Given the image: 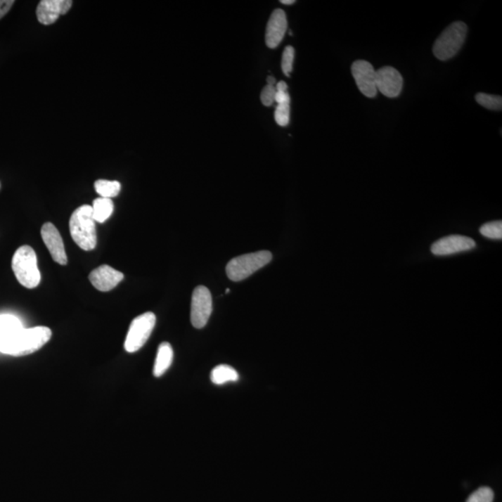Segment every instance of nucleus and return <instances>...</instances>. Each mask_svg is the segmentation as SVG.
Wrapping results in <instances>:
<instances>
[{"label": "nucleus", "instance_id": "obj_1", "mask_svg": "<svg viewBox=\"0 0 502 502\" xmlns=\"http://www.w3.org/2000/svg\"><path fill=\"white\" fill-rule=\"evenodd\" d=\"M69 229L75 243L83 250H94L97 245L96 226L92 207L82 205L72 214Z\"/></svg>", "mask_w": 502, "mask_h": 502}, {"label": "nucleus", "instance_id": "obj_2", "mask_svg": "<svg viewBox=\"0 0 502 502\" xmlns=\"http://www.w3.org/2000/svg\"><path fill=\"white\" fill-rule=\"evenodd\" d=\"M14 275L22 285L27 288H34L41 280L39 266H37V254L29 246H22L14 253L11 262Z\"/></svg>", "mask_w": 502, "mask_h": 502}, {"label": "nucleus", "instance_id": "obj_3", "mask_svg": "<svg viewBox=\"0 0 502 502\" xmlns=\"http://www.w3.org/2000/svg\"><path fill=\"white\" fill-rule=\"evenodd\" d=\"M270 251L262 250L258 252L245 254L236 257L228 262L226 273L232 281L239 282L249 278L256 271L264 267L272 261Z\"/></svg>", "mask_w": 502, "mask_h": 502}, {"label": "nucleus", "instance_id": "obj_4", "mask_svg": "<svg viewBox=\"0 0 502 502\" xmlns=\"http://www.w3.org/2000/svg\"><path fill=\"white\" fill-rule=\"evenodd\" d=\"M467 32L468 27L463 22H455L447 27L435 40L432 48L435 56L440 60H446L454 57L463 47Z\"/></svg>", "mask_w": 502, "mask_h": 502}, {"label": "nucleus", "instance_id": "obj_5", "mask_svg": "<svg viewBox=\"0 0 502 502\" xmlns=\"http://www.w3.org/2000/svg\"><path fill=\"white\" fill-rule=\"evenodd\" d=\"M51 328L47 327H37L22 328L11 347L8 356H25L40 350L50 342Z\"/></svg>", "mask_w": 502, "mask_h": 502}, {"label": "nucleus", "instance_id": "obj_6", "mask_svg": "<svg viewBox=\"0 0 502 502\" xmlns=\"http://www.w3.org/2000/svg\"><path fill=\"white\" fill-rule=\"evenodd\" d=\"M157 317L152 311H147L135 317L129 326L124 347L128 353H136L149 340L154 330Z\"/></svg>", "mask_w": 502, "mask_h": 502}, {"label": "nucleus", "instance_id": "obj_7", "mask_svg": "<svg viewBox=\"0 0 502 502\" xmlns=\"http://www.w3.org/2000/svg\"><path fill=\"white\" fill-rule=\"evenodd\" d=\"M212 313V297L209 288L198 285L192 296L191 322L195 328H203Z\"/></svg>", "mask_w": 502, "mask_h": 502}, {"label": "nucleus", "instance_id": "obj_8", "mask_svg": "<svg viewBox=\"0 0 502 502\" xmlns=\"http://www.w3.org/2000/svg\"><path fill=\"white\" fill-rule=\"evenodd\" d=\"M352 74L359 91L365 96L374 98L378 94L376 88V71L373 65L366 60H356L352 65Z\"/></svg>", "mask_w": 502, "mask_h": 502}, {"label": "nucleus", "instance_id": "obj_9", "mask_svg": "<svg viewBox=\"0 0 502 502\" xmlns=\"http://www.w3.org/2000/svg\"><path fill=\"white\" fill-rule=\"evenodd\" d=\"M377 91L388 98L399 96L403 89V77L391 66H385L376 71Z\"/></svg>", "mask_w": 502, "mask_h": 502}, {"label": "nucleus", "instance_id": "obj_10", "mask_svg": "<svg viewBox=\"0 0 502 502\" xmlns=\"http://www.w3.org/2000/svg\"><path fill=\"white\" fill-rule=\"evenodd\" d=\"M476 246L475 240L467 236L452 235L446 236L432 245V253L437 256L452 255V254L471 250Z\"/></svg>", "mask_w": 502, "mask_h": 502}, {"label": "nucleus", "instance_id": "obj_11", "mask_svg": "<svg viewBox=\"0 0 502 502\" xmlns=\"http://www.w3.org/2000/svg\"><path fill=\"white\" fill-rule=\"evenodd\" d=\"M41 238L46 247L50 251L53 261L60 265L67 264V255H66L62 236H60L59 231L53 224L46 223L43 224Z\"/></svg>", "mask_w": 502, "mask_h": 502}, {"label": "nucleus", "instance_id": "obj_12", "mask_svg": "<svg viewBox=\"0 0 502 502\" xmlns=\"http://www.w3.org/2000/svg\"><path fill=\"white\" fill-rule=\"evenodd\" d=\"M73 2L70 0H42L37 8V17L40 24L53 25L60 15L70 10Z\"/></svg>", "mask_w": 502, "mask_h": 502}, {"label": "nucleus", "instance_id": "obj_13", "mask_svg": "<svg viewBox=\"0 0 502 502\" xmlns=\"http://www.w3.org/2000/svg\"><path fill=\"white\" fill-rule=\"evenodd\" d=\"M89 279L96 290L108 292L122 281L124 275L109 265L103 264L92 271Z\"/></svg>", "mask_w": 502, "mask_h": 502}, {"label": "nucleus", "instance_id": "obj_14", "mask_svg": "<svg viewBox=\"0 0 502 502\" xmlns=\"http://www.w3.org/2000/svg\"><path fill=\"white\" fill-rule=\"evenodd\" d=\"M288 29V20L285 11L283 10L273 11L268 21L266 31H265V42L270 49L278 47L280 42L284 39Z\"/></svg>", "mask_w": 502, "mask_h": 502}, {"label": "nucleus", "instance_id": "obj_15", "mask_svg": "<svg viewBox=\"0 0 502 502\" xmlns=\"http://www.w3.org/2000/svg\"><path fill=\"white\" fill-rule=\"evenodd\" d=\"M24 328L21 321L11 314L0 316V353L8 354L17 336Z\"/></svg>", "mask_w": 502, "mask_h": 502}, {"label": "nucleus", "instance_id": "obj_16", "mask_svg": "<svg viewBox=\"0 0 502 502\" xmlns=\"http://www.w3.org/2000/svg\"><path fill=\"white\" fill-rule=\"evenodd\" d=\"M173 349L169 342L161 343L158 347L157 359L154 366V376L162 377L173 362Z\"/></svg>", "mask_w": 502, "mask_h": 502}, {"label": "nucleus", "instance_id": "obj_17", "mask_svg": "<svg viewBox=\"0 0 502 502\" xmlns=\"http://www.w3.org/2000/svg\"><path fill=\"white\" fill-rule=\"evenodd\" d=\"M238 373L232 366L220 365L213 368L210 374V380L216 385H224L228 382H235L238 380Z\"/></svg>", "mask_w": 502, "mask_h": 502}, {"label": "nucleus", "instance_id": "obj_18", "mask_svg": "<svg viewBox=\"0 0 502 502\" xmlns=\"http://www.w3.org/2000/svg\"><path fill=\"white\" fill-rule=\"evenodd\" d=\"M91 207L95 221L101 224L105 223L106 220H108L112 212H114V203H112L110 198H96L94 201Z\"/></svg>", "mask_w": 502, "mask_h": 502}, {"label": "nucleus", "instance_id": "obj_19", "mask_svg": "<svg viewBox=\"0 0 502 502\" xmlns=\"http://www.w3.org/2000/svg\"><path fill=\"white\" fill-rule=\"evenodd\" d=\"M95 191L103 198H112L120 193L121 184L117 181L98 180L94 184Z\"/></svg>", "mask_w": 502, "mask_h": 502}, {"label": "nucleus", "instance_id": "obj_20", "mask_svg": "<svg viewBox=\"0 0 502 502\" xmlns=\"http://www.w3.org/2000/svg\"><path fill=\"white\" fill-rule=\"evenodd\" d=\"M476 102L489 110L501 111L502 108V98L498 95L487 94H477L475 95Z\"/></svg>", "mask_w": 502, "mask_h": 502}, {"label": "nucleus", "instance_id": "obj_21", "mask_svg": "<svg viewBox=\"0 0 502 502\" xmlns=\"http://www.w3.org/2000/svg\"><path fill=\"white\" fill-rule=\"evenodd\" d=\"M482 236L487 238L501 239L502 238V221H496L482 225L480 228Z\"/></svg>", "mask_w": 502, "mask_h": 502}, {"label": "nucleus", "instance_id": "obj_22", "mask_svg": "<svg viewBox=\"0 0 502 502\" xmlns=\"http://www.w3.org/2000/svg\"><path fill=\"white\" fill-rule=\"evenodd\" d=\"M494 500V492L491 489L487 487H480L475 490L474 493L468 498L466 502H493Z\"/></svg>", "mask_w": 502, "mask_h": 502}, {"label": "nucleus", "instance_id": "obj_23", "mask_svg": "<svg viewBox=\"0 0 502 502\" xmlns=\"http://www.w3.org/2000/svg\"><path fill=\"white\" fill-rule=\"evenodd\" d=\"M294 56H295V51L293 47L291 46L285 47L282 56L281 67L283 73L287 77H290L291 71H292Z\"/></svg>", "mask_w": 502, "mask_h": 502}, {"label": "nucleus", "instance_id": "obj_24", "mask_svg": "<svg viewBox=\"0 0 502 502\" xmlns=\"http://www.w3.org/2000/svg\"><path fill=\"white\" fill-rule=\"evenodd\" d=\"M290 105L283 103L278 105L275 112V120L279 126L285 127L290 123Z\"/></svg>", "mask_w": 502, "mask_h": 502}, {"label": "nucleus", "instance_id": "obj_25", "mask_svg": "<svg viewBox=\"0 0 502 502\" xmlns=\"http://www.w3.org/2000/svg\"><path fill=\"white\" fill-rule=\"evenodd\" d=\"M276 86L267 85L262 89L261 94V100L262 105L265 106H271L275 103L276 99Z\"/></svg>", "mask_w": 502, "mask_h": 502}, {"label": "nucleus", "instance_id": "obj_26", "mask_svg": "<svg viewBox=\"0 0 502 502\" xmlns=\"http://www.w3.org/2000/svg\"><path fill=\"white\" fill-rule=\"evenodd\" d=\"M13 4V0H0V19L10 11Z\"/></svg>", "mask_w": 502, "mask_h": 502}, {"label": "nucleus", "instance_id": "obj_27", "mask_svg": "<svg viewBox=\"0 0 502 502\" xmlns=\"http://www.w3.org/2000/svg\"><path fill=\"white\" fill-rule=\"evenodd\" d=\"M275 102L278 103V105H283V103H290V94L288 92L276 91Z\"/></svg>", "mask_w": 502, "mask_h": 502}, {"label": "nucleus", "instance_id": "obj_28", "mask_svg": "<svg viewBox=\"0 0 502 502\" xmlns=\"http://www.w3.org/2000/svg\"><path fill=\"white\" fill-rule=\"evenodd\" d=\"M276 91L279 92H288V85L285 82H279L276 84Z\"/></svg>", "mask_w": 502, "mask_h": 502}, {"label": "nucleus", "instance_id": "obj_29", "mask_svg": "<svg viewBox=\"0 0 502 502\" xmlns=\"http://www.w3.org/2000/svg\"><path fill=\"white\" fill-rule=\"evenodd\" d=\"M276 79L273 77H267V85L275 86Z\"/></svg>", "mask_w": 502, "mask_h": 502}, {"label": "nucleus", "instance_id": "obj_30", "mask_svg": "<svg viewBox=\"0 0 502 502\" xmlns=\"http://www.w3.org/2000/svg\"><path fill=\"white\" fill-rule=\"evenodd\" d=\"M281 3L284 5H292L295 3V0H282Z\"/></svg>", "mask_w": 502, "mask_h": 502}, {"label": "nucleus", "instance_id": "obj_31", "mask_svg": "<svg viewBox=\"0 0 502 502\" xmlns=\"http://www.w3.org/2000/svg\"><path fill=\"white\" fill-rule=\"evenodd\" d=\"M225 292H226V293L230 292V290H226V291H225Z\"/></svg>", "mask_w": 502, "mask_h": 502}, {"label": "nucleus", "instance_id": "obj_32", "mask_svg": "<svg viewBox=\"0 0 502 502\" xmlns=\"http://www.w3.org/2000/svg\"><path fill=\"white\" fill-rule=\"evenodd\" d=\"M0 186H1V184H0Z\"/></svg>", "mask_w": 502, "mask_h": 502}]
</instances>
